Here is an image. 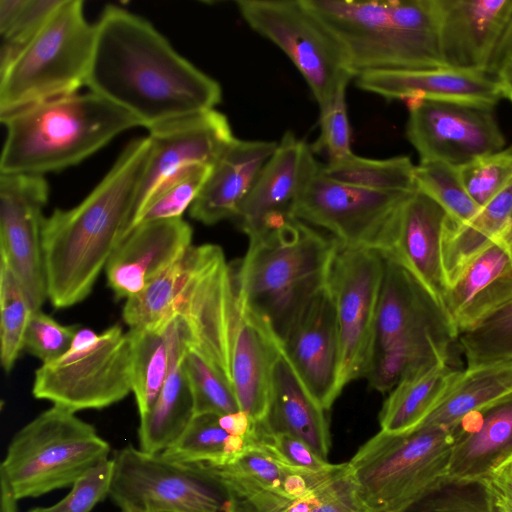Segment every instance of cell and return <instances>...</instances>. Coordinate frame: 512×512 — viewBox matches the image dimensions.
I'll use <instances>...</instances> for the list:
<instances>
[{
  "label": "cell",
  "instance_id": "obj_1",
  "mask_svg": "<svg viewBox=\"0 0 512 512\" xmlns=\"http://www.w3.org/2000/svg\"><path fill=\"white\" fill-rule=\"evenodd\" d=\"M86 85L148 130L215 109L217 81L180 55L146 19L109 5L95 24Z\"/></svg>",
  "mask_w": 512,
  "mask_h": 512
},
{
  "label": "cell",
  "instance_id": "obj_2",
  "mask_svg": "<svg viewBox=\"0 0 512 512\" xmlns=\"http://www.w3.org/2000/svg\"><path fill=\"white\" fill-rule=\"evenodd\" d=\"M150 152L149 136L133 139L87 197L44 219L47 297L54 307L83 301L126 238Z\"/></svg>",
  "mask_w": 512,
  "mask_h": 512
},
{
  "label": "cell",
  "instance_id": "obj_3",
  "mask_svg": "<svg viewBox=\"0 0 512 512\" xmlns=\"http://www.w3.org/2000/svg\"><path fill=\"white\" fill-rule=\"evenodd\" d=\"M337 247L334 237L296 218L249 236L243 260L233 266L240 305L282 344L306 304L327 285Z\"/></svg>",
  "mask_w": 512,
  "mask_h": 512
},
{
  "label": "cell",
  "instance_id": "obj_4",
  "mask_svg": "<svg viewBox=\"0 0 512 512\" xmlns=\"http://www.w3.org/2000/svg\"><path fill=\"white\" fill-rule=\"evenodd\" d=\"M1 174L43 175L76 165L122 132L141 126L102 96L75 93L0 116Z\"/></svg>",
  "mask_w": 512,
  "mask_h": 512
},
{
  "label": "cell",
  "instance_id": "obj_5",
  "mask_svg": "<svg viewBox=\"0 0 512 512\" xmlns=\"http://www.w3.org/2000/svg\"><path fill=\"white\" fill-rule=\"evenodd\" d=\"M343 48L356 76L375 70L446 68L436 0H302Z\"/></svg>",
  "mask_w": 512,
  "mask_h": 512
},
{
  "label": "cell",
  "instance_id": "obj_6",
  "mask_svg": "<svg viewBox=\"0 0 512 512\" xmlns=\"http://www.w3.org/2000/svg\"><path fill=\"white\" fill-rule=\"evenodd\" d=\"M384 271L365 378L379 392L449 362L455 334L440 306L399 262L384 255Z\"/></svg>",
  "mask_w": 512,
  "mask_h": 512
},
{
  "label": "cell",
  "instance_id": "obj_7",
  "mask_svg": "<svg viewBox=\"0 0 512 512\" xmlns=\"http://www.w3.org/2000/svg\"><path fill=\"white\" fill-rule=\"evenodd\" d=\"M95 24L83 2L62 0L35 37L0 70V116L77 93L86 85Z\"/></svg>",
  "mask_w": 512,
  "mask_h": 512
},
{
  "label": "cell",
  "instance_id": "obj_8",
  "mask_svg": "<svg viewBox=\"0 0 512 512\" xmlns=\"http://www.w3.org/2000/svg\"><path fill=\"white\" fill-rule=\"evenodd\" d=\"M71 410L53 405L11 439L0 476L18 500L72 486L109 459L110 445Z\"/></svg>",
  "mask_w": 512,
  "mask_h": 512
},
{
  "label": "cell",
  "instance_id": "obj_9",
  "mask_svg": "<svg viewBox=\"0 0 512 512\" xmlns=\"http://www.w3.org/2000/svg\"><path fill=\"white\" fill-rule=\"evenodd\" d=\"M452 445L453 428L420 426L400 434L380 430L348 463L373 512H402L447 478Z\"/></svg>",
  "mask_w": 512,
  "mask_h": 512
},
{
  "label": "cell",
  "instance_id": "obj_10",
  "mask_svg": "<svg viewBox=\"0 0 512 512\" xmlns=\"http://www.w3.org/2000/svg\"><path fill=\"white\" fill-rule=\"evenodd\" d=\"M109 497L121 509L231 512L224 484L202 464H184L127 445L112 457Z\"/></svg>",
  "mask_w": 512,
  "mask_h": 512
},
{
  "label": "cell",
  "instance_id": "obj_11",
  "mask_svg": "<svg viewBox=\"0 0 512 512\" xmlns=\"http://www.w3.org/2000/svg\"><path fill=\"white\" fill-rule=\"evenodd\" d=\"M237 6L254 31L289 57L320 109L355 77L338 40L302 0H241Z\"/></svg>",
  "mask_w": 512,
  "mask_h": 512
},
{
  "label": "cell",
  "instance_id": "obj_12",
  "mask_svg": "<svg viewBox=\"0 0 512 512\" xmlns=\"http://www.w3.org/2000/svg\"><path fill=\"white\" fill-rule=\"evenodd\" d=\"M132 357L130 333L111 326L92 345L70 348L43 363L35 372L32 393L73 412L108 407L132 392Z\"/></svg>",
  "mask_w": 512,
  "mask_h": 512
},
{
  "label": "cell",
  "instance_id": "obj_13",
  "mask_svg": "<svg viewBox=\"0 0 512 512\" xmlns=\"http://www.w3.org/2000/svg\"><path fill=\"white\" fill-rule=\"evenodd\" d=\"M411 193L343 184L326 177L320 166L293 215L306 224L328 230L342 245L389 254Z\"/></svg>",
  "mask_w": 512,
  "mask_h": 512
},
{
  "label": "cell",
  "instance_id": "obj_14",
  "mask_svg": "<svg viewBox=\"0 0 512 512\" xmlns=\"http://www.w3.org/2000/svg\"><path fill=\"white\" fill-rule=\"evenodd\" d=\"M384 271L383 254L338 242L327 287L336 311L340 391L366 375Z\"/></svg>",
  "mask_w": 512,
  "mask_h": 512
},
{
  "label": "cell",
  "instance_id": "obj_15",
  "mask_svg": "<svg viewBox=\"0 0 512 512\" xmlns=\"http://www.w3.org/2000/svg\"><path fill=\"white\" fill-rule=\"evenodd\" d=\"M189 347L198 351L233 386L231 359L239 304L233 266L221 247L204 244L199 266L180 304Z\"/></svg>",
  "mask_w": 512,
  "mask_h": 512
},
{
  "label": "cell",
  "instance_id": "obj_16",
  "mask_svg": "<svg viewBox=\"0 0 512 512\" xmlns=\"http://www.w3.org/2000/svg\"><path fill=\"white\" fill-rule=\"evenodd\" d=\"M407 102L406 135L420 161L437 160L460 167L504 148L493 105L432 99Z\"/></svg>",
  "mask_w": 512,
  "mask_h": 512
},
{
  "label": "cell",
  "instance_id": "obj_17",
  "mask_svg": "<svg viewBox=\"0 0 512 512\" xmlns=\"http://www.w3.org/2000/svg\"><path fill=\"white\" fill-rule=\"evenodd\" d=\"M48 194L43 175L0 173V260L19 282L34 312L48 298L42 248V211Z\"/></svg>",
  "mask_w": 512,
  "mask_h": 512
},
{
  "label": "cell",
  "instance_id": "obj_18",
  "mask_svg": "<svg viewBox=\"0 0 512 512\" xmlns=\"http://www.w3.org/2000/svg\"><path fill=\"white\" fill-rule=\"evenodd\" d=\"M148 136L151 152L128 233L161 186L191 166H213L235 138L227 117L215 109L158 125Z\"/></svg>",
  "mask_w": 512,
  "mask_h": 512
},
{
  "label": "cell",
  "instance_id": "obj_19",
  "mask_svg": "<svg viewBox=\"0 0 512 512\" xmlns=\"http://www.w3.org/2000/svg\"><path fill=\"white\" fill-rule=\"evenodd\" d=\"M310 145L287 131L234 219L248 237L294 218L295 207L320 168Z\"/></svg>",
  "mask_w": 512,
  "mask_h": 512
},
{
  "label": "cell",
  "instance_id": "obj_20",
  "mask_svg": "<svg viewBox=\"0 0 512 512\" xmlns=\"http://www.w3.org/2000/svg\"><path fill=\"white\" fill-rule=\"evenodd\" d=\"M282 349L314 400L329 410L341 391L336 311L327 285L298 315Z\"/></svg>",
  "mask_w": 512,
  "mask_h": 512
},
{
  "label": "cell",
  "instance_id": "obj_21",
  "mask_svg": "<svg viewBox=\"0 0 512 512\" xmlns=\"http://www.w3.org/2000/svg\"><path fill=\"white\" fill-rule=\"evenodd\" d=\"M446 68L487 73L512 19V0H436Z\"/></svg>",
  "mask_w": 512,
  "mask_h": 512
},
{
  "label": "cell",
  "instance_id": "obj_22",
  "mask_svg": "<svg viewBox=\"0 0 512 512\" xmlns=\"http://www.w3.org/2000/svg\"><path fill=\"white\" fill-rule=\"evenodd\" d=\"M192 228L182 218L146 222L134 228L106 265L116 298L139 294L192 246Z\"/></svg>",
  "mask_w": 512,
  "mask_h": 512
},
{
  "label": "cell",
  "instance_id": "obj_23",
  "mask_svg": "<svg viewBox=\"0 0 512 512\" xmlns=\"http://www.w3.org/2000/svg\"><path fill=\"white\" fill-rule=\"evenodd\" d=\"M512 462V392L469 413L453 427L447 478L486 480Z\"/></svg>",
  "mask_w": 512,
  "mask_h": 512
},
{
  "label": "cell",
  "instance_id": "obj_24",
  "mask_svg": "<svg viewBox=\"0 0 512 512\" xmlns=\"http://www.w3.org/2000/svg\"><path fill=\"white\" fill-rule=\"evenodd\" d=\"M512 298V242L503 234L447 285L444 314L457 335Z\"/></svg>",
  "mask_w": 512,
  "mask_h": 512
},
{
  "label": "cell",
  "instance_id": "obj_25",
  "mask_svg": "<svg viewBox=\"0 0 512 512\" xmlns=\"http://www.w3.org/2000/svg\"><path fill=\"white\" fill-rule=\"evenodd\" d=\"M277 146L275 141L234 138L211 167L190 216L205 225L235 219Z\"/></svg>",
  "mask_w": 512,
  "mask_h": 512
},
{
  "label": "cell",
  "instance_id": "obj_26",
  "mask_svg": "<svg viewBox=\"0 0 512 512\" xmlns=\"http://www.w3.org/2000/svg\"><path fill=\"white\" fill-rule=\"evenodd\" d=\"M355 83L387 100H454L495 106L502 97L496 77L450 68L368 71L356 76Z\"/></svg>",
  "mask_w": 512,
  "mask_h": 512
},
{
  "label": "cell",
  "instance_id": "obj_27",
  "mask_svg": "<svg viewBox=\"0 0 512 512\" xmlns=\"http://www.w3.org/2000/svg\"><path fill=\"white\" fill-rule=\"evenodd\" d=\"M447 218L445 210L417 188L404 205L393 248L384 254L404 266L442 310L447 286L441 240Z\"/></svg>",
  "mask_w": 512,
  "mask_h": 512
},
{
  "label": "cell",
  "instance_id": "obj_28",
  "mask_svg": "<svg viewBox=\"0 0 512 512\" xmlns=\"http://www.w3.org/2000/svg\"><path fill=\"white\" fill-rule=\"evenodd\" d=\"M239 304L231 371L233 389L240 407L255 422L268 412L272 376L282 344L272 330Z\"/></svg>",
  "mask_w": 512,
  "mask_h": 512
},
{
  "label": "cell",
  "instance_id": "obj_29",
  "mask_svg": "<svg viewBox=\"0 0 512 512\" xmlns=\"http://www.w3.org/2000/svg\"><path fill=\"white\" fill-rule=\"evenodd\" d=\"M170 350L169 371L151 410L140 418L139 448L162 453L185 431L195 416L194 399L183 366L186 335L177 317L167 328Z\"/></svg>",
  "mask_w": 512,
  "mask_h": 512
},
{
  "label": "cell",
  "instance_id": "obj_30",
  "mask_svg": "<svg viewBox=\"0 0 512 512\" xmlns=\"http://www.w3.org/2000/svg\"><path fill=\"white\" fill-rule=\"evenodd\" d=\"M324 411L282 350L273 369L268 412L261 422L264 430L270 434L287 433L297 437L327 460L331 438Z\"/></svg>",
  "mask_w": 512,
  "mask_h": 512
},
{
  "label": "cell",
  "instance_id": "obj_31",
  "mask_svg": "<svg viewBox=\"0 0 512 512\" xmlns=\"http://www.w3.org/2000/svg\"><path fill=\"white\" fill-rule=\"evenodd\" d=\"M231 512H373L362 499L349 463L301 495L257 491L231 497Z\"/></svg>",
  "mask_w": 512,
  "mask_h": 512
},
{
  "label": "cell",
  "instance_id": "obj_32",
  "mask_svg": "<svg viewBox=\"0 0 512 512\" xmlns=\"http://www.w3.org/2000/svg\"><path fill=\"white\" fill-rule=\"evenodd\" d=\"M204 245L191 246L139 294L126 300L123 320L130 329L165 331L178 317L185 291L196 272Z\"/></svg>",
  "mask_w": 512,
  "mask_h": 512
},
{
  "label": "cell",
  "instance_id": "obj_33",
  "mask_svg": "<svg viewBox=\"0 0 512 512\" xmlns=\"http://www.w3.org/2000/svg\"><path fill=\"white\" fill-rule=\"evenodd\" d=\"M511 219L512 182L466 223L454 224L447 218L441 240L446 286L468 262L505 232Z\"/></svg>",
  "mask_w": 512,
  "mask_h": 512
},
{
  "label": "cell",
  "instance_id": "obj_34",
  "mask_svg": "<svg viewBox=\"0 0 512 512\" xmlns=\"http://www.w3.org/2000/svg\"><path fill=\"white\" fill-rule=\"evenodd\" d=\"M510 392L512 360L465 367L418 427L434 425L453 428L469 413Z\"/></svg>",
  "mask_w": 512,
  "mask_h": 512
},
{
  "label": "cell",
  "instance_id": "obj_35",
  "mask_svg": "<svg viewBox=\"0 0 512 512\" xmlns=\"http://www.w3.org/2000/svg\"><path fill=\"white\" fill-rule=\"evenodd\" d=\"M460 371L449 362L440 363L398 383L382 406L381 430L400 434L416 429L437 406Z\"/></svg>",
  "mask_w": 512,
  "mask_h": 512
},
{
  "label": "cell",
  "instance_id": "obj_36",
  "mask_svg": "<svg viewBox=\"0 0 512 512\" xmlns=\"http://www.w3.org/2000/svg\"><path fill=\"white\" fill-rule=\"evenodd\" d=\"M264 436H241L225 427L218 414H196L178 440L161 454L174 462L220 466L260 447Z\"/></svg>",
  "mask_w": 512,
  "mask_h": 512
},
{
  "label": "cell",
  "instance_id": "obj_37",
  "mask_svg": "<svg viewBox=\"0 0 512 512\" xmlns=\"http://www.w3.org/2000/svg\"><path fill=\"white\" fill-rule=\"evenodd\" d=\"M321 171L334 181L370 190L411 193L417 189L415 165L408 156L378 160L351 153L321 165Z\"/></svg>",
  "mask_w": 512,
  "mask_h": 512
},
{
  "label": "cell",
  "instance_id": "obj_38",
  "mask_svg": "<svg viewBox=\"0 0 512 512\" xmlns=\"http://www.w3.org/2000/svg\"><path fill=\"white\" fill-rule=\"evenodd\" d=\"M129 333L133 347L131 386L141 418L155 404L166 380L170 365L169 340L167 329H130Z\"/></svg>",
  "mask_w": 512,
  "mask_h": 512
},
{
  "label": "cell",
  "instance_id": "obj_39",
  "mask_svg": "<svg viewBox=\"0 0 512 512\" xmlns=\"http://www.w3.org/2000/svg\"><path fill=\"white\" fill-rule=\"evenodd\" d=\"M456 341L466 367L512 360V298L461 331Z\"/></svg>",
  "mask_w": 512,
  "mask_h": 512
},
{
  "label": "cell",
  "instance_id": "obj_40",
  "mask_svg": "<svg viewBox=\"0 0 512 512\" xmlns=\"http://www.w3.org/2000/svg\"><path fill=\"white\" fill-rule=\"evenodd\" d=\"M62 0H0V70L35 37Z\"/></svg>",
  "mask_w": 512,
  "mask_h": 512
},
{
  "label": "cell",
  "instance_id": "obj_41",
  "mask_svg": "<svg viewBox=\"0 0 512 512\" xmlns=\"http://www.w3.org/2000/svg\"><path fill=\"white\" fill-rule=\"evenodd\" d=\"M33 309L9 267L0 260V359L8 373L24 349Z\"/></svg>",
  "mask_w": 512,
  "mask_h": 512
},
{
  "label": "cell",
  "instance_id": "obj_42",
  "mask_svg": "<svg viewBox=\"0 0 512 512\" xmlns=\"http://www.w3.org/2000/svg\"><path fill=\"white\" fill-rule=\"evenodd\" d=\"M417 188L435 200L450 222L463 224L481 209L467 193L458 167L437 160L420 161L415 166Z\"/></svg>",
  "mask_w": 512,
  "mask_h": 512
},
{
  "label": "cell",
  "instance_id": "obj_43",
  "mask_svg": "<svg viewBox=\"0 0 512 512\" xmlns=\"http://www.w3.org/2000/svg\"><path fill=\"white\" fill-rule=\"evenodd\" d=\"M183 366L193 394L195 415H225L240 411L232 384L187 343Z\"/></svg>",
  "mask_w": 512,
  "mask_h": 512
},
{
  "label": "cell",
  "instance_id": "obj_44",
  "mask_svg": "<svg viewBox=\"0 0 512 512\" xmlns=\"http://www.w3.org/2000/svg\"><path fill=\"white\" fill-rule=\"evenodd\" d=\"M402 512H502L485 480L446 478Z\"/></svg>",
  "mask_w": 512,
  "mask_h": 512
},
{
  "label": "cell",
  "instance_id": "obj_45",
  "mask_svg": "<svg viewBox=\"0 0 512 512\" xmlns=\"http://www.w3.org/2000/svg\"><path fill=\"white\" fill-rule=\"evenodd\" d=\"M211 167L194 165L167 181L149 199L130 232L142 223L182 218L183 212L191 207L205 184Z\"/></svg>",
  "mask_w": 512,
  "mask_h": 512
},
{
  "label": "cell",
  "instance_id": "obj_46",
  "mask_svg": "<svg viewBox=\"0 0 512 512\" xmlns=\"http://www.w3.org/2000/svg\"><path fill=\"white\" fill-rule=\"evenodd\" d=\"M471 199L482 208L512 182V146L458 167Z\"/></svg>",
  "mask_w": 512,
  "mask_h": 512
},
{
  "label": "cell",
  "instance_id": "obj_47",
  "mask_svg": "<svg viewBox=\"0 0 512 512\" xmlns=\"http://www.w3.org/2000/svg\"><path fill=\"white\" fill-rule=\"evenodd\" d=\"M112 472L113 461L109 458L82 475L60 501L29 512H91L99 502L109 496Z\"/></svg>",
  "mask_w": 512,
  "mask_h": 512
},
{
  "label": "cell",
  "instance_id": "obj_48",
  "mask_svg": "<svg viewBox=\"0 0 512 512\" xmlns=\"http://www.w3.org/2000/svg\"><path fill=\"white\" fill-rule=\"evenodd\" d=\"M77 325H62L41 310L35 311L24 338V349L43 363L52 362L70 349Z\"/></svg>",
  "mask_w": 512,
  "mask_h": 512
},
{
  "label": "cell",
  "instance_id": "obj_49",
  "mask_svg": "<svg viewBox=\"0 0 512 512\" xmlns=\"http://www.w3.org/2000/svg\"><path fill=\"white\" fill-rule=\"evenodd\" d=\"M347 85L348 83L341 85L332 100L320 109V134L311 146L314 153L324 151L329 156V161L352 153L345 99Z\"/></svg>",
  "mask_w": 512,
  "mask_h": 512
},
{
  "label": "cell",
  "instance_id": "obj_50",
  "mask_svg": "<svg viewBox=\"0 0 512 512\" xmlns=\"http://www.w3.org/2000/svg\"><path fill=\"white\" fill-rule=\"evenodd\" d=\"M263 446L280 461L295 469L322 472L333 465L321 458L303 440L287 433H266Z\"/></svg>",
  "mask_w": 512,
  "mask_h": 512
},
{
  "label": "cell",
  "instance_id": "obj_51",
  "mask_svg": "<svg viewBox=\"0 0 512 512\" xmlns=\"http://www.w3.org/2000/svg\"><path fill=\"white\" fill-rule=\"evenodd\" d=\"M502 512H512V468L503 467L485 480Z\"/></svg>",
  "mask_w": 512,
  "mask_h": 512
},
{
  "label": "cell",
  "instance_id": "obj_52",
  "mask_svg": "<svg viewBox=\"0 0 512 512\" xmlns=\"http://www.w3.org/2000/svg\"><path fill=\"white\" fill-rule=\"evenodd\" d=\"M491 74H495L502 96L512 102V60H502L495 66Z\"/></svg>",
  "mask_w": 512,
  "mask_h": 512
},
{
  "label": "cell",
  "instance_id": "obj_53",
  "mask_svg": "<svg viewBox=\"0 0 512 512\" xmlns=\"http://www.w3.org/2000/svg\"><path fill=\"white\" fill-rule=\"evenodd\" d=\"M512 60V19L500 41V44L496 50L489 68V74L491 75L495 66L502 60Z\"/></svg>",
  "mask_w": 512,
  "mask_h": 512
},
{
  "label": "cell",
  "instance_id": "obj_54",
  "mask_svg": "<svg viewBox=\"0 0 512 512\" xmlns=\"http://www.w3.org/2000/svg\"><path fill=\"white\" fill-rule=\"evenodd\" d=\"M18 499L6 479L0 476V512H19Z\"/></svg>",
  "mask_w": 512,
  "mask_h": 512
},
{
  "label": "cell",
  "instance_id": "obj_55",
  "mask_svg": "<svg viewBox=\"0 0 512 512\" xmlns=\"http://www.w3.org/2000/svg\"><path fill=\"white\" fill-rule=\"evenodd\" d=\"M120 512H148V511L138 509V508H131V509H126V510H121Z\"/></svg>",
  "mask_w": 512,
  "mask_h": 512
},
{
  "label": "cell",
  "instance_id": "obj_56",
  "mask_svg": "<svg viewBox=\"0 0 512 512\" xmlns=\"http://www.w3.org/2000/svg\"><path fill=\"white\" fill-rule=\"evenodd\" d=\"M148 512H186V511H172V510H150Z\"/></svg>",
  "mask_w": 512,
  "mask_h": 512
},
{
  "label": "cell",
  "instance_id": "obj_57",
  "mask_svg": "<svg viewBox=\"0 0 512 512\" xmlns=\"http://www.w3.org/2000/svg\"><path fill=\"white\" fill-rule=\"evenodd\" d=\"M509 227H510V229L512 230V219H511V222H510Z\"/></svg>",
  "mask_w": 512,
  "mask_h": 512
},
{
  "label": "cell",
  "instance_id": "obj_58",
  "mask_svg": "<svg viewBox=\"0 0 512 512\" xmlns=\"http://www.w3.org/2000/svg\"><path fill=\"white\" fill-rule=\"evenodd\" d=\"M510 465H511V468H512V462L510 463Z\"/></svg>",
  "mask_w": 512,
  "mask_h": 512
}]
</instances>
